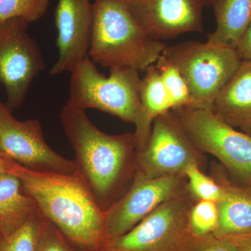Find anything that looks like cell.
<instances>
[{
	"mask_svg": "<svg viewBox=\"0 0 251 251\" xmlns=\"http://www.w3.org/2000/svg\"><path fill=\"white\" fill-rule=\"evenodd\" d=\"M59 119L75 153V176L105 212L125 196L134 179V133H104L92 123L85 110L69 100L61 109Z\"/></svg>",
	"mask_w": 251,
	"mask_h": 251,
	"instance_id": "1",
	"label": "cell"
},
{
	"mask_svg": "<svg viewBox=\"0 0 251 251\" xmlns=\"http://www.w3.org/2000/svg\"><path fill=\"white\" fill-rule=\"evenodd\" d=\"M38 210L77 251H100L107 242L105 212L75 175L45 174L8 161Z\"/></svg>",
	"mask_w": 251,
	"mask_h": 251,
	"instance_id": "2",
	"label": "cell"
},
{
	"mask_svg": "<svg viewBox=\"0 0 251 251\" xmlns=\"http://www.w3.org/2000/svg\"><path fill=\"white\" fill-rule=\"evenodd\" d=\"M144 30L130 11L128 0H94L89 57L110 69L145 72L167 47Z\"/></svg>",
	"mask_w": 251,
	"mask_h": 251,
	"instance_id": "3",
	"label": "cell"
},
{
	"mask_svg": "<svg viewBox=\"0 0 251 251\" xmlns=\"http://www.w3.org/2000/svg\"><path fill=\"white\" fill-rule=\"evenodd\" d=\"M110 72L105 76L86 57L71 72L68 100L84 110L97 109L134 125L138 151L148 143L153 124L140 101L139 72L126 67L110 68Z\"/></svg>",
	"mask_w": 251,
	"mask_h": 251,
	"instance_id": "4",
	"label": "cell"
},
{
	"mask_svg": "<svg viewBox=\"0 0 251 251\" xmlns=\"http://www.w3.org/2000/svg\"><path fill=\"white\" fill-rule=\"evenodd\" d=\"M162 54L186 80L192 98L191 108L209 110L242 62L233 48L208 41L167 46Z\"/></svg>",
	"mask_w": 251,
	"mask_h": 251,
	"instance_id": "5",
	"label": "cell"
},
{
	"mask_svg": "<svg viewBox=\"0 0 251 251\" xmlns=\"http://www.w3.org/2000/svg\"><path fill=\"white\" fill-rule=\"evenodd\" d=\"M195 148L216 157L237 184L251 186V136L204 109L174 110Z\"/></svg>",
	"mask_w": 251,
	"mask_h": 251,
	"instance_id": "6",
	"label": "cell"
},
{
	"mask_svg": "<svg viewBox=\"0 0 251 251\" xmlns=\"http://www.w3.org/2000/svg\"><path fill=\"white\" fill-rule=\"evenodd\" d=\"M191 206L180 193L124 235L107 241L100 251H186L195 240L188 227Z\"/></svg>",
	"mask_w": 251,
	"mask_h": 251,
	"instance_id": "7",
	"label": "cell"
},
{
	"mask_svg": "<svg viewBox=\"0 0 251 251\" xmlns=\"http://www.w3.org/2000/svg\"><path fill=\"white\" fill-rule=\"evenodd\" d=\"M22 18L0 21V83L12 111L22 105L33 80L46 68L40 48Z\"/></svg>",
	"mask_w": 251,
	"mask_h": 251,
	"instance_id": "8",
	"label": "cell"
},
{
	"mask_svg": "<svg viewBox=\"0 0 251 251\" xmlns=\"http://www.w3.org/2000/svg\"><path fill=\"white\" fill-rule=\"evenodd\" d=\"M0 156L37 173L75 174L74 161L58 154L46 143L39 120L19 121L1 102Z\"/></svg>",
	"mask_w": 251,
	"mask_h": 251,
	"instance_id": "9",
	"label": "cell"
},
{
	"mask_svg": "<svg viewBox=\"0 0 251 251\" xmlns=\"http://www.w3.org/2000/svg\"><path fill=\"white\" fill-rule=\"evenodd\" d=\"M184 177L181 174L150 176L136 171L125 196L105 211L107 241L124 235L163 202L179 194Z\"/></svg>",
	"mask_w": 251,
	"mask_h": 251,
	"instance_id": "10",
	"label": "cell"
},
{
	"mask_svg": "<svg viewBox=\"0 0 251 251\" xmlns=\"http://www.w3.org/2000/svg\"><path fill=\"white\" fill-rule=\"evenodd\" d=\"M195 148L174 112L168 111L153 120L148 143L136 152V171L147 176L184 175L186 167L199 162Z\"/></svg>",
	"mask_w": 251,
	"mask_h": 251,
	"instance_id": "11",
	"label": "cell"
},
{
	"mask_svg": "<svg viewBox=\"0 0 251 251\" xmlns=\"http://www.w3.org/2000/svg\"><path fill=\"white\" fill-rule=\"evenodd\" d=\"M128 5L144 30L154 40L164 42L204 30L205 0H128Z\"/></svg>",
	"mask_w": 251,
	"mask_h": 251,
	"instance_id": "12",
	"label": "cell"
},
{
	"mask_svg": "<svg viewBox=\"0 0 251 251\" xmlns=\"http://www.w3.org/2000/svg\"><path fill=\"white\" fill-rule=\"evenodd\" d=\"M93 21L91 0H58L54 22L57 28L59 56L50 74L72 72L89 57Z\"/></svg>",
	"mask_w": 251,
	"mask_h": 251,
	"instance_id": "13",
	"label": "cell"
},
{
	"mask_svg": "<svg viewBox=\"0 0 251 251\" xmlns=\"http://www.w3.org/2000/svg\"><path fill=\"white\" fill-rule=\"evenodd\" d=\"M211 111L251 136V61H242L213 103Z\"/></svg>",
	"mask_w": 251,
	"mask_h": 251,
	"instance_id": "14",
	"label": "cell"
},
{
	"mask_svg": "<svg viewBox=\"0 0 251 251\" xmlns=\"http://www.w3.org/2000/svg\"><path fill=\"white\" fill-rule=\"evenodd\" d=\"M220 181L225 193L217 202L219 224L214 235L233 237L251 234V186L231 184L225 177Z\"/></svg>",
	"mask_w": 251,
	"mask_h": 251,
	"instance_id": "15",
	"label": "cell"
},
{
	"mask_svg": "<svg viewBox=\"0 0 251 251\" xmlns=\"http://www.w3.org/2000/svg\"><path fill=\"white\" fill-rule=\"evenodd\" d=\"M38 210L34 200L23 190L21 181L12 173L0 174V234L14 233Z\"/></svg>",
	"mask_w": 251,
	"mask_h": 251,
	"instance_id": "16",
	"label": "cell"
},
{
	"mask_svg": "<svg viewBox=\"0 0 251 251\" xmlns=\"http://www.w3.org/2000/svg\"><path fill=\"white\" fill-rule=\"evenodd\" d=\"M216 27L208 41L235 48L251 23V0H211Z\"/></svg>",
	"mask_w": 251,
	"mask_h": 251,
	"instance_id": "17",
	"label": "cell"
},
{
	"mask_svg": "<svg viewBox=\"0 0 251 251\" xmlns=\"http://www.w3.org/2000/svg\"><path fill=\"white\" fill-rule=\"evenodd\" d=\"M139 95L145 112L152 122L172 109L169 94L154 64L147 69L145 76L141 78Z\"/></svg>",
	"mask_w": 251,
	"mask_h": 251,
	"instance_id": "18",
	"label": "cell"
},
{
	"mask_svg": "<svg viewBox=\"0 0 251 251\" xmlns=\"http://www.w3.org/2000/svg\"><path fill=\"white\" fill-rule=\"evenodd\" d=\"M171 98L173 110L192 107V98L187 83L178 68L163 54L154 64Z\"/></svg>",
	"mask_w": 251,
	"mask_h": 251,
	"instance_id": "19",
	"label": "cell"
},
{
	"mask_svg": "<svg viewBox=\"0 0 251 251\" xmlns=\"http://www.w3.org/2000/svg\"><path fill=\"white\" fill-rule=\"evenodd\" d=\"M46 220L38 211L14 233L9 236L0 234V251H36Z\"/></svg>",
	"mask_w": 251,
	"mask_h": 251,
	"instance_id": "20",
	"label": "cell"
},
{
	"mask_svg": "<svg viewBox=\"0 0 251 251\" xmlns=\"http://www.w3.org/2000/svg\"><path fill=\"white\" fill-rule=\"evenodd\" d=\"M219 224L217 202L199 201L191 206L188 216V227L195 239L214 234Z\"/></svg>",
	"mask_w": 251,
	"mask_h": 251,
	"instance_id": "21",
	"label": "cell"
},
{
	"mask_svg": "<svg viewBox=\"0 0 251 251\" xmlns=\"http://www.w3.org/2000/svg\"><path fill=\"white\" fill-rule=\"evenodd\" d=\"M188 179V186L191 193L199 201H209L219 202L225 193L223 183L213 179L200 170L198 163H192L186 167L184 172Z\"/></svg>",
	"mask_w": 251,
	"mask_h": 251,
	"instance_id": "22",
	"label": "cell"
},
{
	"mask_svg": "<svg viewBox=\"0 0 251 251\" xmlns=\"http://www.w3.org/2000/svg\"><path fill=\"white\" fill-rule=\"evenodd\" d=\"M50 3V0H0V21L18 18L37 22L47 13Z\"/></svg>",
	"mask_w": 251,
	"mask_h": 251,
	"instance_id": "23",
	"label": "cell"
},
{
	"mask_svg": "<svg viewBox=\"0 0 251 251\" xmlns=\"http://www.w3.org/2000/svg\"><path fill=\"white\" fill-rule=\"evenodd\" d=\"M36 251H77L47 219L43 226Z\"/></svg>",
	"mask_w": 251,
	"mask_h": 251,
	"instance_id": "24",
	"label": "cell"
},
{
	"mask_svg": "<svg viewBox=\"0 0 251 251\" xmlns=\"http://www.w3.org/2000/svg\"><path fill=\"white\" fill-rule=\"evenodd\" d=\"M186 251H239L232 237H218L214 234L195 239Z\"/></svg>",
	"mask_w": 251,
	"mask_h": 251,
	"instance_id": "25",
	"label": "cell"
},
{
	"mask_svg": "<svg viewBox=\"0 0 251 251\" xmlns=\"http://www.w3.org/2000/svg\"><path fill=\"white\" fill-rule=\"evenodd\" d=\"M242 61H251V23L234 48Z\"/></svg>",
	"mask_w": 251,
	"mask_h": 251,
	"instance_id": "26",
	"label": "cell"
},
{
	"mask_svg": "<svg viewBox=\"0 0 251 251\" xmlns=\"http://www.w3.org/2000/svg\"><path fill=\"white\" fill-rule=\"evenodd\" d=\"M232 238L237 243L239 251H251V234Z\"/></svg>",
	"mask_w": 251,
	"mask_h": 251,
	"instance_id": "27",
	"label": "cell"
},
{
	"mask_svg": "<svg viewBox=\"0 0 251 251\" xmlns=\"http://www.w3.org/2000/svg\"><path fill=\"white\" fill-rule=\"evenodd\" d=\"M7 160L4 159L2 157L0 156V174L7 172Z\"/></svg>",
	"mask_w": 251,
	"mask_h": 251,
	"instance_id": "28",
	"label": "cell"
},
{
	"mask_svg": "<svg viewBox=\"0 0 251 251\" xmlns=\"http://www.w3.org/2000/svg\"><path fill=\"white\" fill-rule=\"evenodd\" d=\"M206 6H210L211 0H205Z\"/></svg>",
	"mask_w": 251,
	"mask_h": 251,
	"instance_id": "29",
	"label": "cell"
}]
</instances>
